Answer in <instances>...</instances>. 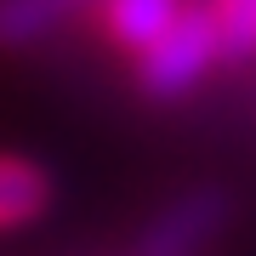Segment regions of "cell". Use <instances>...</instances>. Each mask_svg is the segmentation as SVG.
<instances>
[{
    "instance_id": "3",
    "label": "cell",
    "mask_w": 256,
    "mask_h": 256,
    "mask_svg": "<svg viewBox=\"0 0 256 256\" xmlns=\"http://www.w3.org/2000/svg\"><path fill=\"white\" fill-rule=\"evenodd\" d=\"M57 182L40 160L28 154H0V234H23L52 210Z\"/></svg>"
},
{
    "instance_id": "4",
    "label": "cell",
    "mask_w": 256,
    "mask_h": 256,
    "mask_svg": "<svg viewBox=\"0 0 256 256\" xmlns=\"http://www.w3.org/2000/svg\"><path fill=\"white\" fill-rule=\"evenodd\" d=\"M176 12H182V0H92L97 34L108 40L114 52H126V57H137Z\"/></svg>"
},
{
    "instance_id": "6",
    "label": "cell",
    "mask_w": 256,
    "mask_h": 256,
    "mask_svg": "<svg viewBox=\"0 0 256 256\" xmlns=\"http://www.w3.org/2000/svg\"><path fill=\"white\" fill-rule=\"evenodd\" d=\"M210 23H216V40H222V63H245L256 57V0H210Z\"/></svg>"
},
{
    "instance_id": "1",
    "label": "cell",
    "mask_w": 256,
    "mask_h": 256,
    "mask_svg": "<svg viewBox=\"0 0 256 256\" xmlns=\"http://www.w3.org/2000/svg\"><path fill=\"white\" fill-rule=\"evenodd\" d=\"M216 63H222V40H216V23H210L205 6H182L137 57H131V68H137V92L154 97V102L188 97L194 86L210 80Z\"/></svg>"
},
{
    "instance_id": "5",
    "label": "cell",
    "mask_w": 256,
    "mask_h": 256,
    "mask_svg": "<svg viewBox=\"0 0 256 256\" xmlns=\"http://www.w3.org/2000/svg\"><path fill=\"white\" fill-rule=\"evenodd\" d=\"M92 0H0V52H18L46 40L63 18H74Z\"/></svg>"
},
{
    "instance_id": "2",
    "label": "cell",
    "mask_w": 256,
    "mask_h": 256,
    "mask_svg": "<svg viewBox=\"0 0 256 256\" xmlns=\"http://www.w3.org/2000/svg\"><path fill=\"white\" fill-rule=\"evenodd\" d=\"M228 222H234V200L222 188H188L148 216L131 256H200L222 239Z\"/></svg>"
}]
</instances>
